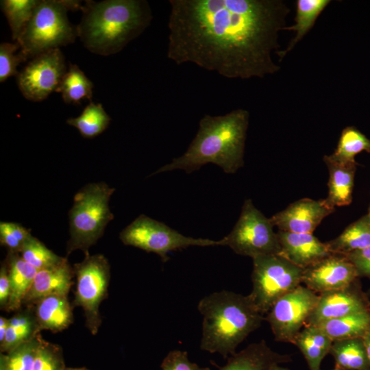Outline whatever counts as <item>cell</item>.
Instances as JSON below:
<instances>
[{
    "mask_svg": "<svg viewBox=\"0 0 370 370\" xmlns=\"http://www.w3.org/2000/svg\"><path fill=\"white\" fill-rule=\"evenodd\" d=\"M303 271L280 254L253 258L252 291L249 295L259 312L267 314L279 298L301 285Z\"/></svg>",
    "mask_w": 370,
    "mask_h": 370,
    "instance_id": "obj_7",
    "label": "cell"
},
{
    "mask_svg": "<svg viewBox=\"0 0 370 370\" xmlns=\"http://www.w3.org/2000/svg\"><path fill=\"white\" fill-rule=\"evenodd\" d=\"M36 321L34 306L19 310L9 319V325L3 341L0 344L1 353L10 351L28 341L40 333Z\"/></svg>",
    "mask_w": 370,
    "mask_h": 370,
    "instance_id": "obj_24",
    "label": "cell"
},
{
    "mask_svg": "<svg viewBox=\"0 0 370 370\" xmlns=\"http://www.w3.org/2000/svg\"><path fill=\"white\" fill-rule=\"evenodd\" d=\"M319 294L301 285L279 298L264 319L277 341L293 343L314 309Z\"/></svg>",
    "mask_w": 370,
    "mask_h": 370,
    "instance_id": "obj_11",
    "label": "cell"
},
{
    "mask_svg": "<svg viewBox=\"0 0 370 370\" xmlns=\"http://www.w3.org/2000/svg\"><path fill=\"white\" fill-rule=\"evenodd\" d=\"M367 296H368L369 299V301H370V289H369V291L367 293Z\"/></svg>",
    "mask_w": 370,
    "mask_h": 370,
    "instance_id": "obj_46",
    "label": "cell"
},
{
    "mask_svg": "<svg viewBox=\"0 0 370 370\" xmlns=\"http://www.w3.org/2000/svg\"><path fill=\"white\" fill-rule=\"evenodd\" d=\"M358 278L354 266L346 256L332 254L304 269L302 283L320 294L348 286Z\"/></svg>",
    "mask_w": 370,
    "mask_h": 370,
    "instance_id": "obj_14",
    "label": "cell"
},
{
    "mask_svg": "<svg viewBox=\"0 0 370 370\" xmlns=\"http://www.w3.org/2000/svg\"><path fill=\"white\" fill-rule=\"evenodd\" d=\"M362 151L370 152V139L357 128L349 126L343 130L336 149L328 156L338 162L356 163V156Z\"/></svg>",
    "mask_w": 370,
    "mask_h": 370,
    "instance_id": "obj_30",
    "label": "cell"
},
{
    "mask_svg": "<svg viewBox=\"0 0 370 370\" xmlns=\"http://www.w3.org/2000/svg\"><path fill=\"white\" fill-rule=\"evenodd\" d=\"M110 121L102 105L90 101L79 116L69 118L66 123L77 128L83 137L91 138L105 131Z\"/></svg>",
    "mask_w": 370,
    "mask_h": 370,
    "instance_id": "obj_29",
    "label": "cell"
},
{
    "mask_svg": "<svg viewBox=\"0 0 370 370\" xmlns=\"http://www.w3.org/2000/svg\"><path fill=\"white\" fill-rule=\"evenodd\" d=\"M63 352L60 346L42 338L32 370H65Z\"/></svg>",
    "mask_w": 370,
    "mask_h": 370,
    "instance_id": "obj_34",
    "label": "cell"
},
{
    "mask_svg": "<svg viewBox=\"0 0 370 370\" xmlns=\"http://www.w3.org/2000/svg\"><path fill=\"white\" fill-rule=\"evenodd\" d=\"M42 338L40 333L7 353L8 370H32Z\"/></svg>",
    "mask_w": 370,
    "mask_h": 370,
    "instance_id": "obj_33",
    "label": "cell"
},
{
    "mask_svg": "<svg viewBox=\"0 0 370 370\" xmlns=\"http://www.w3.org/2000/svg\"><path fill=\"white\" fill-rule=\"evenodd\" d=\"M9 325V319L0 317V344L3 341Z\"/></svg>",
    "mask_w": 370,
    "mask_h": 370,
    "instance_id": "obj_40",
    "label": "cell"
},
{
    "mask_svg": "<svg viewBox=\"0 0 370 370\" xmlns=\"http://www.w3.org/2000/svg\"><path fill=\"white\" fill-rule=\"evenodd\" d=\"M6 261L9 269L10 297L7 312L18 311L38 270L17 253L8 251Z\"/></svg>",
    "mask_w": 370,
    "mask_h": 370,
    "instance_id": "obj_21",
    "label": "cell"
},
{
    "mask_svg": "<svg viewBox=\"0 0 370 370\" xmlns=\"http://www.w3.org/2000/svg\"><path fill=\"white\" fill-rule=\"evenodd\" d=\"M369 361L370 363V332L363 337Z\"/></svg>",
    "mask_w": 370,
    "mask_h": 370,
    "instance_id": "obj_42",
    "label": "cell"
},
{
    "mask_svg": "<svg viewBox=\"0 0 370 370\" xmlns=\"http://www.w3.org/2000/svg\"><path fill=\"white\" fill-rule=\"evenodd\" d=\"M329 171L328 194L325 199L333 208L351 204L356 163H342L324 156Z\"/></svg>",
    "mask_w": 370,
    "mask_h": 370,
    "instance_id": "obj_20",
    "label": "cell"
},
{
    "mask_svg": "<svg viewBox=\"0 0 370 370\" xmlns=\"http://www.w3.org/2000/svg\"><path fill=\"white\" fill-rule=\"evenodd\" d=\"M0 370H8V356L7 354L1 353L0 356Z\"/></svg>",
    "mask_w": 370,
    "mask_h": 370,
    "instance_id": "obj_41",
    "label": "cell"
},
{
    "mask_svg": "<svg viewBox=\"0 0 370 370\" xmlns=\"http://www.w3.org/2000/svg\"><path fill=\"white\" fill-rule=\"evenodd\" d=\"M82 10L77 36L88 51L105 56L123 50L153 19L145 0L87 1Z\"/></svg>",
    "mask_w": 370,
    "mask_h": 370,
    "instance_id": "obj_3",
    "label": "cell"
},
{
    "mask_svg": "<svg viewBox=\"0 0 370 370\" xmlns=\"http://www.w3.org/2000/svg\"><path fill=\"white\" fill-rule=\"evenodd\" d=\"M314 326L332 341L363 338L370 332V311L351 314Z\"/></svg>",
    "mask_w": 370,
    "mask_h": 370,
    "instance_id": "obj_25",
    "label": "cell"
},
{
    "mask_svg": "<svg viewBox=\"0 0 370 370\" xmlns=\"http://www.w3.org/2000/svg\"><path fill=\"white\" fill-rule=\"evenodd\" d=\"M277 234L281 248L280 255L303 269L332 254L326 243L312 234L279 230Z\"/></svg>",
    "mask_w": 370,
    "mask_h": 370,
    "instance_id": "obj_16",
    "label": "cell"
},
{
    "mask_svg": "<svg viewBox=\"0 0 370 370\" xmlns=\"http://www.w3.org/2000/svg\"><path fill=\"white\" fill-rule=\"evenodd\" d=\"M197 308L203 316L201 349L224 358L234 354L264 319L249 295L225 290L205 296Z\"/></svg>",
    "mask_w": 370,
    "mask_h": 370,
    "instance_id": "obj_4",
    "label": "cell"
},
{
    "mask_svg": "<svg viewBox=\"0 0 370 370\" xmlns=\"http://www.w3.org/2000/svg\"><path fill=\"white\" fill-rule=\"evenodd\" d=\"M325 243L331 253L343 256L369 247L370 214L367 212Z\"/></svg>",
    "mask_w": 370,
    "mask_h": 370,
    "instance_id": "obj_26",
    "label": "cell"
},
{
    "mask_svg": "<svg viewBox=\"0 0 370 370\" xmlns=\"http://www.w3.org/2000/svg\"><path fill=\"white\" fill-rule=\"evenodd\" d=\"M119 238L125 245L133 246L147 252L158 254L163 262L168 254L191 246H222V242L208 238L186 236L164 223L140 214L124 228Z\"/></svg>",
    "mask_w": 370,
    "mask_h": 370,
    "instance_id": "obj_8",
    "label": "cell"
},
{
    "mask_svg": "<svg viewBox=\"0 0 370 370\" xmlns=\"http://www.w3.org/2000/svg\"><path fill=\"white\" fill-rule=\"evenodd\" d=\"M333 341L314 325H306L293 344L305 358L310 370H321V363L330 353Z\"/></svg>",
    "mask_w": 370,
    "mask_h": 370,
    "instance_id": "obj_23",
    "label": "cell"
},
{
    "mask_svg": "<svg viewBox=\"0 0 370 370\" xmlns=\"http://www.w3.org/2000/svg\"><path fill=\"white\" fill-rule=\"evenodd\" d=\"M78 1L41 0L17 40L27 59L75 42L77 36L68 10H82Z\"/></svg>",
    "mask_w": 370,
    "mask_h": 370,
    "instance_id": "obj_5",
    "label": "cell"
},
{
    "mask_svg": "<svg viewBox=\"0 0 370 370\" xmlns=\"http://www.w3.org/2000/svg\"><path fill=\"white\" fill-rule=\"evenodd\" d=\"M27 59L21 51L17 42H2L0 45V82H4L8 77L18 74V66Z\"/></svg>",
    "mask_w": 370,
    "mask_h": 370,
    "instance_id": "obj_35",
    "label": "cell"
},
{
    "mask_svg": "<svg viewBox=\"0 0 370 370\" xmlns=\"http://www.w3.org/2000/svg\"><path fill=\"white\" fill-rule=\"evenodd\" d=\"M10 297V282L9 269L6 260L2 263L0 269V308L7 312Z\"/></svg>",
    "mask_w": 370,
    "mask_h": 370,
    "instance_id": "obj_39",
    "label": "cell"
},
{
    "mask_svg": "<svg viewBox=\"0 0 370 370\" xmlns=\"http://www.w3.org/2000/svg\"><path fill=\"white\" fill-rule=\"evenodd\" d=\"M333 370H345V369H341L340 367H335V368Z\"/></svg>",
    "mask_w": 370,
    "mask_h": 370,
    "instance_id": "obj_45",
    "label": "cell"
},
{
    "mask_svg": "<svg viewBox=\"0 0 370 370\" xmlns=\"http://www.w3.org/2000/svg\"><path fill=\"white\" fill-rule=\"evenodd\" d=\"M249 118V112L243 108L220 116L205 114L184 153L155 173L175 169L190 173L208 163L218 165L226 173H236L244 164Z\"/></svg>",
    "mask_w": 370,
    "mask_h": 370,
    "instance_id": "obj_2",
    "label": "cell"
},
{
    "mask_svg": "<svg viewBox=\"0 0 370 370\" xmlns=\"http://www.w3.org/2000/svg\"><path fill=\"white\" fill-rule=\"evenodd\" d=\"M72 268L65 258L53 267L38 270L23 301V305L33 306L38 299L50 295L67 296L73 284Z\"/></svg>",
    "mask_w": 370,
    "mask_h": 370,
    "instance_id": "obj_17",
    "label": "cell"
},
{
    "mask_svg": "<svg viewBox=\"0 0 370 370\" xmlns=\"http://www.w3.org/2000/svg\"><path fill=\"white\" fill-rule=\"evenodd\" d=\"M345 256L353 264L359 278L365 277L370 280V246Z\"/></svg>",
    "mask_w": 370,
    "mask_h": 370,
    "instance_id": "obj_38",
    "label": "cell"
},
{
    "mask_svg": "<svg viewBox=\"0 0 370 370\" xmlns=\"http://www.w3.org/2000/svg\"><path fill=\"white\" fill-rule=\"evenodd\" d=\"M66 72L60 49L50 50L31 59L17 75V84L25 99L41 101L56 92Z\"/></svg>",
    "mask_w": 370,
    "mask_h": 370,
    "instance_id": "obj_12",
    "label": "cell"
},
{
    "mask_svg": "<svg viewBox=\"0 0 370 370\" xmlns=\"http://www.w3.org/2000/svg\"><path fill=\"white\" fill-rule=\"evenodd\" d=\"M365 311H370V301L358 280L345 288L319 294L317 303L306 325H314Z\"/></svg>",
    "mask_w": 370,
    "mask_h": 370,
    "instance_id": "obj_13",
    "label": "cell"
},
{
    "mask_svg": "<svg viewBox=\"0 0 370 370\" xmlns=\"http://www.w3.org/2000/svg\"><path fill=\"white\" fill-rule=\"evenodd\" d=\"M273 227L270 218L258 210L251 199H246L232 230L221 239L222 246H228L236 254L252 259L280 254V245Z\"/></svg>",
    "mask_w": 370,
    "mask_h": 370,
    "instance_id": "obj_9",
    "label": "cell"
},
{
    "mask_svg": "<svg viewBox=\"0 0 370 370\" xmlns=\"http://www.w3.org/2000/svg\"><path fill=\"white\" fill-rule=\"evenodd\" d=\"M73 271L76 277L73 306L83 309L86 327L95 335L102 322L99 308L108 295L110 264L102 254H88L74 264Z\"/></svg>",
    "mask_w": 370,
    "mask_h": 370,
    "instance_id": "obj_10",
    "label": "cell"
},
{
    "mask_svg": "<svg viewBox=\"0 0 370 370\" xmlns=\"http://www.w3.org/2000/svg\"><path fill=\"white\" fill-rule=\"evenodd\" d=\"M20 254L24 260L38 271L55 266L65 258L54 254L33 236L25 244Z\"/></svg>",
    "mask_w": 370,
    "mask_h": 370,
    "instance_id": "obj_32",
    "label": "cell"
},
{
    "mask_svg": "<svg viewBox=\"0 0 370 370\" xmlns=\"http://www.w3.org/2000/svg\"><path fill=\"white\" fill-rule=\"evenodd\" d=\"M291 360L288 355L273 351L263 340L249 344L235 353L220 370H271L273 367Z\"/></svg>",
    "mask_w": 370,
    "mask_h": 370,
    "instance_id": "obj_18",
    "label": "cell"
},
{
    "mask_svg": "<svg viewBox=\"0 0 370 370\" xmlns=\"http://www.w3.org/2000/svg\"><path fill=\"white\" fill-rule=\"evenodd\" d=\"M167 58L228 79L278 72L273 60L290 9L283 0H169Z\"/></svg>",
    "mask_w": 370,
    "mask_h": 370,
    "instance_id": "obj_1",
    "label": "cell"
},
{
    "mask_svg": "<svg viewBox=\"0 0 370 370\" xmlns=\"http://www.w3.org/2000/svg\"><path fill=\"white\" fill-rule=\"evenodd\" d=\"M334 211V208L325 199L304 198L291 204L270 219L280 231L312 234L321 222Z\"/></svg>",
    "mask_w": 370,
    "mask_h": 370,
    "instance_id": "obj_15",
    "label": "cell"
},
{
    "mask_svg": "<svg viewBox=\"0 0 370 370\" xmlns=\"http://www.w3.org/2000/svg\"><path fill=\"white\" fill-rule=\"evenodd\" d=\"M114 190L104 182L91 183L75 195L69 213L67 255L77 249L88 254V249L101 237L106 225L114 219L109 201Z\"/></svg>",
    "mask_w": 370,
    "mask_h": 370,
    "instance_id": "obj_6",
    "label": "cell"
},
{
    "mask_svg": "<svg viewBox=\"0 0 370 370\" xmlns=\"http://www.w3.org/2000/svg\"><path fill=\"white\" fill-rule=\"evenodd\" d=\"M38 0H3L1 8L4 13L12 32V38L16 42L30 21L38 4Z\"/></svg>",
    "mask_w": 370,
    "mask_h": 370,
    "instance_id": "obj_31",
    "label": "cell"
},
{
    "mask_svg": "<svg viewBox=\"0 0 370 370\" xmlns=\"http://www.w3.org/2000/svg\"><path fill=\"white\" fill-rule=\"evenodd\" d=\"M368 213L370 214V205H369V209H368Z\"/></svg>",
    "mask_w": 370,
    "mask_h": 370,
    "instance_id": "obj_47",
    "label": "cell"
},
{
    "mask_svg": "<svg viewBox=\"0 0 370 370\" xmlns=\"http://www.w3.org/2000/svg\"><path fill=\"white\" fill-rule=\"evenodd\" d=\"M33 306L40 331L45 330L59 332L73 323L72 307L67 296L47 295L38 299Z\"/></svg>",
    "mask_w": 370,
    "mask_h": 370,
    "instance_id": "obj_19",
    "label": "cell"
},
{
    "mask_svg": "<svg viewBox=\"0 0 370 370\" xmlns=\"http://www.w3.org/2000/svg\"><path fill=\"white\" fill-rule=\"evenodd\" d=\"M32 236L30 231L19 223L12 222L0 223V242L10 252L21 253Z\"/></svg>",
    "mask_w": 370,
    "mask_h": 370,
    "instance_id": "obj_36",
    "label": "cell"
},
{
    "mask_svg": "<svg viewBox=\"0 0 370 370\" xmlns=\"http://www.w3.org/2000/svg\"><path fill=\"white\" fill-rule=\"evenodd\" d=\"M65 370H89V369L85 367H80V368L66 367Z\"/></svg>",
    "mask_w": 370,
    "mask_h": 370,
    "instance_id": "obj_44",
    "label": "cell"
},
{
    "mask_svg": "<svg viewBox=\"0 0 370 370\" xmlns=\"http://www.w3.org/2000/svg\"><path fill=\"white\" fill-rule=\"evenodd\" d=\"M162 370H210L188 360L185 351L173 350L169 352L161 364Z\"/></svg>",
    "mask_w": 370,
    "mask_h": 370,
    "instance_id": "obj_37",
    "label": "cell"
},
{
    "mask_svg": "<svg viewBox=\"0 0 370 370\" xmlns=\"http://www.w3.org/2000/svg\"><path fill=\"white\" fill-rule=\"evenodd\" d=\"M92 88V82L76 64H70L56 92L62 94L66 103L79 104L82 99L91 100Z\"/></svg>",
    "mask_w": 370,
    "mask_h": 370,
    "instance_id": "obj_28",
    "label": "cell"
},
{
    "mask_svg": "<svg viewBox=\"0 0 370 370\" xmlns=\"http://www.w3.org/2000/svg\"><path fill=\"white\" fill-rule=\"evenodd\" d=\"M330 354L337 367L345 370H370L363 338L333 341Z\"/></svg>",
    "mask_w": 370,
    "mask_h": 370,
    "instance_id": "obj_27",
    "label": "cell"
},
{
    "mask_svg": "<svg viewBox=\"0 0 370 370\" xmlns=\"http://www.w3.org/2000/svg\"><path fill=\"white\" fill-rule=\"evenodd\" d=\"M271 370H290V369L283 367L280 366V365H276L274 367H273Z\"/></svg>",
    "mask_w": 370,
    "mask_h": 370,
    "instance_id": "obj_43",
    "label": "cell"
},
{
    "mask_svg": "<svg viewBox=\"0 0 370 370\" xmlns=\"http://www.w3.org/2000/svg\"><path fill=\"white\" fill-rule=\"evenodd\" d=\"M330 0H297L295 23L286 26L284 30L295 32L286 49L278 50L275 53L282 60L314 26L317 18L330 4Z\"/></svg>",
    "mask_w": 370,
    "mask_h": 370,
    "instance_id": "obj_22",
    "label": "cell"
}]
</instances>
